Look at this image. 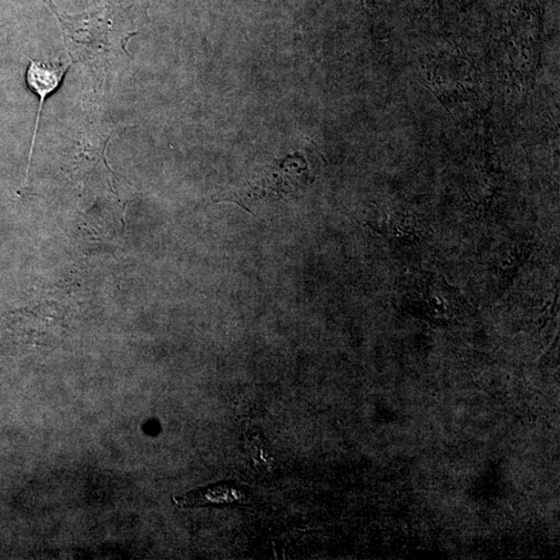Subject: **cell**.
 Here are the masks:
<instances>
[{
    "label": "cell",
    "instance_id": "cell-1",
    "mask_svg": "<svg viewBox=\"0 0 560 560\" xmlns=\"http://www.w3.org/2000/svg\"><path fill=\"white\" fill-rule=\"evenodd\" d=\"M66 69H68L66 66L64 68V66H56L35 61H32L28 66L26 71L27 87L32 92L39 97L40 99L39 110H37L34 137L32 141L31 157L35 147L36 133L37 130H39L44 102L48 98V96L56 92L59 85H61Z\"/></svg>",
    "mask_w": 560,
    "mask_h": 560
},
{
    "label": "cell",
    "instance_id": "cell-2",
    "mask_svg": "<svg viewBox=\"0 0 560 560\" xmlns=\"http://www.w3.org/2000/svg\"><path fill=\"white\" fill-rule=\"evenodd\" d=\"M244 498L241 491L233 485H214V487L192 491L180 498H176L178 505L193 507L207 504H231Z\"/></svg>",
    "mask_w": 560,
    "mask_h": 560
}]
</instances>
